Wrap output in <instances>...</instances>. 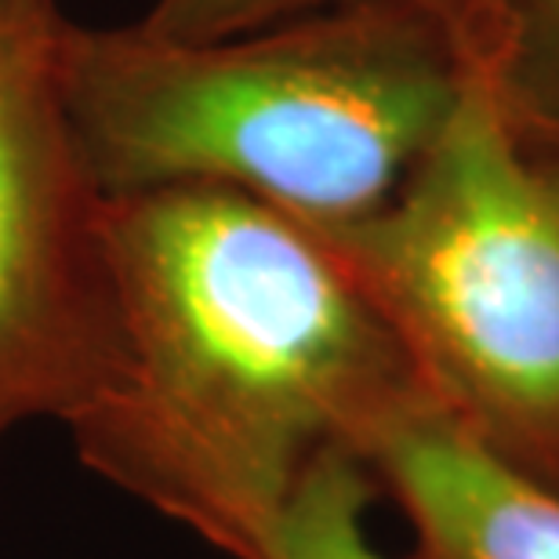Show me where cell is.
I'll return each instance as SVG.
<instances>
[{
  "label": "cell",
  "instance_id": "277c9868",
  "mask_svg": "<svg viewBox=\"0 0 559 559\" xmlns=\"http://www.w3.org/2000/svg\"><path fill=\"white\" fill-rule=\"evenodd\" d=\"M62 22L55 0H0V443L70 425L120 356L109 197L66 114Z\"/></svg>",
  "mask_w": 559,
  "mask_h": 559
},
{
  "label": "cell",
  "instance_id": "7a4b0ae2",
  "mask_svg": "<svg viewBox=\"0 0 559 559\" xmlns=\"http://www.w3.org/2000/svg\"><path fill=\"white\" fill-rule=\"evenodd\" d=\"M59 81L106 197L218 186L317 233L382 211L457 92L382 0L215 40L66 19Z\"/></svg>",
  "mask_w": 559,
  "mask_h": 559
},
{
  "label": "cell",
  "instance_id": "5b68a950",
  "mask_svg": "<svg viewBox=\"0 0 559 559\" xmlns=\"http://www.w3.org/2000/svg\"><path fill=\"white\" fill-rule=\"evenodd\" d=\"M411 523V559H559V495L490 454L418 389L364 443Z\"/></svg>",
  "mask_w": 559,
  "mask_h": 559
},
{
  "label": "cell",
  "instance_id": "3957f363",
  "mask_svg": "<svg viewBox=\"0 0 559 559\" xmlns=\"http://www.w3.org/2000/svg\"><path fill=\"white\" fill-rule=\"evenodd\" d=\"M320 237L393 328L425 393L559 495V186L523 164L490 87L457 76L393 200Z\"/></svg>",
  "mask_w": 559,
  "mask_h": 559
},
{
  "label": "cell",
  "instance_id": "6da1fadb",
  "mask_svg": "<svg viewBox=\"0 0 559 559\" xmlns=\"http://www.w3.org/2000/svg\"><path fill=\"white\" fill-rule=\"evenodd\" d=\"M120 356L66 429L106 484L229 559H265L323 451L364 443L421 382L342 254L254 197H109Z\"/></svg>",
  "mask_w": 559,
  "mask_h": 559
},
{
  "label": "cell",
  "instance_id": "8992f818",
  "mask_svg": "<svg viewBox=\"0 0 559 559\" xmlns=\"http://www.w3.org/2000/svg\"><path fill=\"white\" fill-rule=\"evenodd\" d=\"M374 490L360 454L323 451L290 495L265 559H385L367 538Z\"/></svg>",
  "mask_w": 559,
  "mask_h": 559
},
{
  "label": "cell",
  "instance_id": "52a82bcc",
  "mask_svg": "<svg viewBox=\"0 0 559 559\" xmlns=\"http://www.w3.org/2000/svg\"><path fill=\"white\" fill-rule=\"evenodd\" d=\"M338 4H356V0H153V8L139 22L150 33H164V37L211 40Z\"/></svg>",
  "mask_w": 559,
  "mask_h": 559
}]
</instances>
